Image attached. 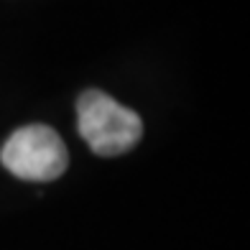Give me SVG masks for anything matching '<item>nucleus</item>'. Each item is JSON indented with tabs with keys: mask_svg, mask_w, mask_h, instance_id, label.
Listing matches in <instances>:
<instances>
[{
	"mask_svg": "<svg viewBox=\"0 0 250 250\" xmlns=\"http://www.w3.org/2000/svg\"><path fill=\"white\" fill-rule=\"evenodd\" d=\"M77 128L97 156H120L143 135L138 112L120 105L100 89H87L77 100Z\"/></svg>",
	"mask_w": 250,
	"mask_h": 250,
	"instance_id": "obj_1",
	"label": "nucleus"
},
{
	"mask_svg": "<svg viewBox=\"0 0 250 250\" xmlns=\"http://www.w3.org/2000/svg\"><path fill=\"white\" fill-rule=\"evenodd\" d=\"M0 161L23 181H54L69 166V151L49 125H23L5 141Z\"/></svg>",
	"mask_w": 250,
	"mask_h": 250,
	"instance_id": "obj_2",
	"label": "nucleus"
}]
</instances>
